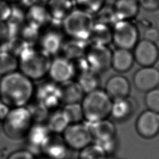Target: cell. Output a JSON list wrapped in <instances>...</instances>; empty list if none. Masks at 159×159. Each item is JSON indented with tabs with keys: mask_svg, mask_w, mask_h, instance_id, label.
<instances>
[{
	"mask_svg": "<svg viewBox=\"0 0 159 159\" xmlns=\"http://www.w3.org/2000/svg\"><path fill=\"white\" fill-rule=\"evenodd\" d=\"M34 81L19 70L1 76L0 101L9 108L25 106L33 98Z\"/></svg>",
	"mask_w": 159,
	"mask_h": 159,
	"instance_id": "obj_1",
	"label": "cell"
},
{
	"mask_svg": "<svg viewBox=\"0 0 159 159\" xmlns=\"http://www.w3.org/2000/svg\"><path fill=\"white\" fill-rule=\"evenodd\" d=\"M17 58L18 70L33 81L42 80L48 75L52 58L42 50L29 47Z\"/></svg>",
	"mask_w": 159,
	"mask_h": 159,
	"instance_id": "obj_2",
	"label": "cell"
},
{
	"mask_svg": "<svg viewBox=\"0 0 159 159\" xmlns=\"http://www.w3.org/2000/svg\"><path fill=\"white\" fill-rule=\"evenodd\" d=\"M80 104L83 120L89 124L107 119L111 114L112 102L105 91L98 88L86 93Z\"/></svg>",
	"mask_w": 159,
	"mask_h": 159,
	"instance_id": "obj_3",
	"label": "cell"
},
{
	"mask_svg": "<svg viewBox=\"0 0 159 159\" xmlns=\"http://www.w3.org/2000/svg\"><path fill=\"white\" fill-rule=\"evenodd\" d=\"M34 123L26 106L10 108L2 120V129L4 135L13 140L25 139Z\"/></svg>",
	"mask_w": 159,
	"mask_h": 159,
	"instance_id": "obj_4",
	"label": "cell"
},
{
	"mask_svg": "<svg viewBox=\"0 0 159 159\" xmlns=\"http://www.w3.org/2000/svg\"><path fill=\"white\" fill-rule=\"evenodd\" d=\"M61 23L65 32L71 39L88 41L95 22L92 14L80 8L73 9Z\"/></svg>",
	"mask_w": 159,
	"mask_h": 159,
	"instance_id": "obj_5",
	"label": "cell"
},
{
	"mask_svg": "<svg viewBox=\"0 0 159 159\" xmlns=\"http://www.w3.org/2000/svg\"><path fill=\"white\" fill-rule=\"evenodd\" d=\"M61 135L68 148L76 151L88 146L93 140L89 125L81 122L70 124Z\"/></svg>",
	"mask_w": 159,
	"mask_h": 159,
	"instance_id": "obj_6",
	"label": "cell"
},
{
	"mask_svg": "<svg viewBox=\"0 0 159 159\" xmlns=\"http://www.w3.org/2000/svg\"><path fill=\"white\" fill-rule=\"evenodd\" d=\"M112 42L117 48L130 50L138 42L139 32L136 26L128 20H117L114 24Z\"/></svg>",
	"mask_w": 159,
	"mask_h": 159,
	"instance_id": "obj_7",
	"label": "cell"
},
{
	"mask_svg": "<svg viewBox=\"0 0 159 159\" xmlns=\"http://www.w3.org/2000/svg\"><path fill=\"white\" fill-rule=\"evenodd\" d=\"M34 99L43 104L50 111L61 104L59 84L50 79L35 86Z\"/></svg>",
	"mask_w": 159,
	"mask_h": 159,
	"instance_id": "obj_8",
	"label": "cell"
},
{
	"mask_svg": "<svg viewBox=\"0 0 159 159\" xmlns=\"http://www.w3.org/2000/svg\"><path fill=\"white\" fill-rule=\"evenodd\" d=\"M84 57L89 69L96 73L104 71L111 66L112 52L107 45L91 43Z\"/></svg>",
	"mask_w": 159,
	"mask_h": 159,
	"instance_id": "obj_9",
	"label": "cell"
},
{
	"mask_svg": "<svg viewBox=\"0 0 159 159\" xmlns=\"http://www.w3.org/2000/svg\"><path fill=\"white\" fill-rule=\"evenodd\" d=\"M93 139L100 145L107 153L112 150L116 134L114 125L110 120L104 119L89 124Z\"/></svg>",
	"mask_w": 159,
	"mask_h": 159,
	"instance_id": "obj_10",
	"label": "cell"
},
{
	"mask_svg": "<svg viewBox=\"0 0 159 159\" xmlns=\"http://www.w3.org/2000/svg\"><path fill=\"white\" fill-rule=\"evenodd\" d=\"M47 76L58 84L74 80L76 72L73 61L62 55L55 57L51 60Z\"/></svg>",
	"mask_w": 159,
	"mask_h": 159,
	"instance_id": "obj_11",
	"label": "cell"
},
{
	"mask_svg": "<svg viewBox=\"0 0 159 159\" xmlns=\"http://www.w3.org/2000/svg\"><path fill=\"white\" fill-rule=\"evenodd\" d=\"M134 48V59L142 66H151L158 58L159 50L155 42L144 39L138 42Z\"/></svg>",
	"mask_w": 159,
	"mask_h": 159,
	"instance_id": "obj_12",
	"label": "cell"
},
{
	"mask_svg": "<svg viewBox=\"0 0 159 159\" xmlns=\"http://www.w3.org/2000/svg\"><path fill=\"white\" fill-rule=\"evenodd\" d=\"M50 134L45 123L34 122L25 137L28 150L33 154L41 152L42 147Z\"/></svg>",
	"mask_w": 159,
	"mask_h": 159,
	"instance_id": "obj_13",
	"label": "cell"
},
{
	"mask_svg": "<svg viewBox=\"0 0 159 159\" xmlns=\"http://www.w3.org/2000/svg\"><path fill=\"white\" fill-rule=\"evenodd\" d=\"M138 133L147 139L152 138L159 132V113L151 110L142 112L136 122Z\"/></svg>",
	"mask_w": 159,
	"mask_h": 159,
	"instance_id": "obj_14",
	"label": "cell"
},
{
	"mask_svg": "<svg viewBox=\"0 0 159 159\" xmlns=\"http://www.w3.org/2000/svg\"><path fill=\"white\" fill-rule=\"evenodd\" d=\"M134 83L140 91H148L159 85V70L151 66H143L134 75Z\"/></svg>",
	"mask_w": 159,
	"mask_h": 159,
	"instance_id": "obj_15",
	"label": "cell"
},
{
	"mask_svg": "<svg viewBox=\"0 0 159 159\" xmlns=\"http://www.w3.org/2000/svg\"><path fill=\"white\" fill-rule=\"evenodd\" d=\"M68 149L61 134L51 133L42 146L41 152L43 156L50 159H64Z\"/></svg>",
	"mask_w": 159,
	"mask_h": 159,
	"instance_id": "obj_16",
	"label": "cell"
},
{
	"mask_svg": "<svg viewBox=\"0 0 159 159\" xmlns=\"http://www.w3.org/2000/svg\"><path fill=\"white\" fill-rule=\"evenodd\" d=\"M25 14V22L40 30L52 21L47 6L39 2L29 6Z\"/></svg>",
	"mask_w": 159,
	"mask_h": 159,
	"instance_id": "obj_17",
	"label": "cell"
},
{
	"mask_svg": "<svg viewBox=\"0 0 159 159\" xmlns=\"http://www.w3.org/2000/svg\"><path fill=\"white\" fill-rule=\"evenodd\" d=\"M40 50L49 56H55L61 51L63 43L62 34L57 30H49L39 39Z\"/></svg>",
	"mask_w": 159,
	"mask_h": 159,
	"instance_id": "obj_18",
	"label": "cell"
},
{
	"mask_svg": "<svg viewBox=\"0 0 159 159\" xmlns=\"http://www.w3.org/2000/svg\"><path fill=\"white\" fill-rule=\"evenodd\" d=\"M130 89V84L127 78L120 75H116L107 81L105 91L111 99L116 100L127 98Z\"/></svg>",
	"mask_w": 159,
	"mask_h": 159,
	"instance_id": "obj_19",
	"label": "cell"
},
{
	"mask_svg": "<svg viewBox=\"0 0 159 159\" xmlns=\"http://www.w3.org/2000/svg\"><path fill=\"white\" fill-rule=\"evenodd\" d=\"M59 87L63 105L80 102L84 95L80 84L74 80L60 84Z\"/></svg>",
	"mask_w": 159,
	"mask_h": 159,
	"instance_id": "obj_20",
	"label": "cell"
},
{
	"mask_svg": "<svg viewBox=\"0 0 159 159\" xmlns=\"http://www.w3.org/2000/svg\"><path fill=\"white\" fill-rule=\"evenodd\" d=\"M112 7L117 20H129L137 15L139 2L138 0H116Z\"/></svg>",
	"mask_w": 159,
	"mask_h": 159,
	"instance_id": "obj_21",
	"label": "cell"
},
{
	"mask_svg": "<svg viewBox=\"0 0 159 159\" xmlns=\"http://www.w3.org/2000/svg\"><path fill=\"white\" fill-rule=\"evenodd\" d=\"M72 0H48L47 7L55 22H61L74 9Z\"/></svg>",
	"mask_w": 159,
	"mask_h": 159,
	"instance_id": "obj_22",
	"label": "cell"
},
{
	"mask_svg": "<svg viewBox=\"0 0 159 159\" xmlns=\"http://www.w3.org/2000/svg\"><path fill=\"white\" fill-rule=\"evenodd\" d=\"M134 60V55L130 50L117 48L112 52L111 66L117 71L124 72L132 67Z\"/></svg>",
	"mask_w": 159,
	"mask_h": 159,
	"instance_id": "obj_23",
	"label": "cell"
},
{
	"mask_svg": "<svg viewBox=\"0 0 159 159\" xmlns=\"http://www.w3.org/2000/svg\"><path fill=\"white\" fill-rule=\"evenodd\" d=\"M86 43L87 41L75 39L63 42L61 48L62 56L71 61L84 57L88 48Z\"/></svg>",
	"mask_w": 159,
	"mask_h": 159,
	"instance_id": "obj_24",
	"label": "cell"
},
{
	"mask_svg": "<svg viewBox=\"0 0 159 159\" xmlns=\"http://www.w3.org/2000/svg\"><path fill=\"white\" fill-rule=\"evenodd\" d=\"M88 40L93 44L107 46L112 42V29L106 24L94 23Z\"/></svg>",
	"mask_w": 159,
	"mask_h": 159,
	"instance_id": "obj_25",
	"label": "cell"
},
{
	"mask_svg": "<svg viewBox=\"0 0 159 159\" xmlns=\"http://www.w3.org/2000/svg\"><path fill=\"white\" fill-rule=\"evenodd\" d=\"M134 101L129 98L114 100L112 102L111 114L117 120H123L128 118L135 109Z\"/></svg>",
	"mask_w": 159,
	"mask_h": 159,
	"instance_id": "obj_26",
	"label": "cell"
},
{
	"mask_svg": "<svg viewBox=\"0 0 159 159\" xmlns=\"http://www.w3.org/2000/svg\"><path fill=\"white\" fill-rule=\"evenodd\" d=\"M45 124L51 133L61 134L70 122L62 109H57L50 112Z\"/></svg>",
	"mask_w": 159,
	"mask_h": 159,
	"instance_id": "obj_27",
	"label": "cell"
},
{
	"mask_svg": "<svg viewBox=\"0 0 159 159\" xmlns=\"http://www.w3.org/2000/svg\"><path fill=\"white\" fill-rule=\"evenodd\" d=\"M25 13L20 8L12 6V13L6 22L8 29V38L18 35L20 29L25 23Z\"/></svg>",
	"mask_w": 159,
	"mask_h": 159,
	"instance_id": "obj_28",
	"label": "cell"
},
{
	"mask_svg": "<svg viewBox=\"0 0 159 159\" xmlns=\"http://www.w3.org/2000/svg\"><path fill=\"white\" fill-rule=\"evenodd\" d=\"M98 74L91 70H88L78 74L76 81L81 86L84 94L98 88L99 78Z\"/></svg>",
	"mask_w": 159,
	"mask_h": 159,
	"instance_id": "obj_29",
	"label": "cell"
},
{
	"mask_svg": "<svg viewBox=\"0 0 159 159\" xmlns=\"http://www.w3.org/2000/svg\"><path fill=\"white\" fill-rule=\"evenodd\" d=\"M25 106L34 122L45 123L50 111L43 104L33 98Z\"/></svg>",
	"mask_w": 159,
	"mask_h": 159,
	"instance_id": "obj_30",
	"label": "cell"
},
{
	"mask_svg": "<svg viewBox=\"0 0 159 159\" xmlns=\"http://www.w3.org/2000/svg\"><path fill=\"white\" fill-rule=\"evenodd\" d=\"M18 70V58L11 53L0 50V76Z\"/></svg>",
	"mask_w": 159,
	"mask_h": 159,
	"instance_id": "obj_31",
	"label": "cell"
},
{
	"mask_svg": "<svg viewBox=\"0 0 159 159\" xmlns=\"http://www.w3.org/2000/svg\"><path fill=\"white\" fill-rule=\"evenodd\" d=\"M79 152L78 159H108V153L97 143H91Z\"/></svg>",
	"mask_w": 159,
	"mask_h": 159,
	"instance_id": "obj_32",
	"label": "cell"
},
{
	"mask_svg": "<svg viewBox=\"0 0 159 159\" xmlns=\"http://www.w3.org/2000/svg\"><path fill=\"white\" fill-rule=\"evenodd\" d=\"M2 46L3 49L0 50L7 51L16 56L17 58H18L24 50L30 47L19 35L8 38Z\"/></svg>",
	"mask_w": 159,
	"mask_h": 159,
	"instance_id": "obj_33",
	"label": "cell"
},
{
	"mask_svg": "<svg viewBox=\"0 0 159 159\" xmlns=\"http://www.w3.org/2000/svg\"><path fill=\"white\" fill-rule=\"evenodd\" d=\"M18 35L27 43L29 46L32 47L40 39V29L25 22L20 29Z\"/></svg>",
	"mask_w": 159,
	"mask_h": 159,
	"instance_id": "obj_34",
	"label": "cell"
},
{
	"mask_svg": "<svg viewBox=\"0 0 159 159\" xmlns=\"http://www.w3.org/2000/svg\"><path fill=\"white\" fill-rule=\"evenodd\" d=\"M70 124L81 122L83 120V115L80 102L63 105L62 109Z\"/></svg>",
	"mask_w": 159,
	"mask_h": 159,
	"instance_id": "obj_35",
	"label": "cell"
},
{
	"mask_svg": "<svg viewBox=\"0 0 159 159\" xmlns=\"http://www.w3.org/2000/svg\"><path fill=\"white\" fill-rule=\"evenodd\" d=\"M80 9L91 14L98 13L106 4V0H76Z\"/></svg>",
	"mask_w": 159,
	"mask_h": 159,
	"instance_id": "obj_36",
	"label": "cell"
},
{
	"mask_svg": "<svg viewBox=\"0 0 159 159\" xmlns=\"http://www.w3.org/2000/svg\"><path fill=\"white\" fill-rule=\"evenodd\" d=\"M145 103L149 110L159 113V89L156 88L148 91Z\"/></svg>",
	"mask_w": 159,
	"mask_h": 159,
	"instance_id": "obj_37",
	"label": "cell"
},
{
	"mask_svg": "<svg viewBox=\"0 0 159 159\" xmlns=\"http://www.w3.org/2000/svg\"><path fill=\"white\" fill-rule=\"evenodd\" d=\"M12 6L6 0H0V21L6 22L9 18Z\"/></svg>",
	"mask_w": 159,
	"mask_h": 159,
	"instance_id": "obj_38",
	"label": "cell"
},
{
	"mask_svg": "<svg viewBox=\"0 0 159 159\" xmlns=\"http://www.w3.org/2000/svg\"><path fill=\"white\" fill-rule=\"evenodd\" d=\"M6 159H36L34 154L28 149L17 150L11 153Z\"/></svg>",
	"mask_w": 159,
	"mask_h": 159,
	"instance_id": "obj_39",
	"label": "cell"
},
{
	"mask_svg": "<svg viewBox=\"0 0 159 159\" xmlns=\"http://www.w3.org/2000/svg\"><path fill=\"white\" fill-rule=\"evenodd\" d=\"M138 1L146 10L155 11L159 9V0H138Z\"/></svg>",
	"mask_w": 159,
	"mask_h": 159,
	"instance_id": "obj_40",
	"label": "cell"
},
{
	"mask_svg": "<svg viewBox=\"0 0 159 159\" xmlns=\"http://www.w3.org/2000/svg\"><path fill=\"white\" fill-rule=\"evenodd\" d=\"M144 38L146 40L155 42L159 39V30L155 27L148 28L145 32Z\"/></svg>",
	"mask_w": 159,
	"mask_h": 159,
	"instance_id": "obj_41",
	"label": "cell"
},
{
	"mask_svg": "<svg viewBox=\"0 0 159 159\" xmlns=\"http://www.w3.org/2000/svg\"><path fill=\"white\" fill-rule=\"evenodd\" d=\"M8 39V29L4 22L0 21V44L2 45Z\"/></svg>",
	"mask_w": 159,
	"mask_h": 159,
	"instance_id": "obj_42",
	"label": "cell"
},
{
	"mask_svg": "<svg viewBox=\"0 0 159 159\" xmlns=\"http://www.w3.org/2000/svg\"><path fill=\"white\" fill-rule=\"evenodd\" d=\"M10 108L0 101V121L4 118Z\"/></svg>",
	"mask_w": 159,
	"mask_h": 159,
	"instance_id": "obj_43",
	"label": "cell"
},
{
	"mask_svg": "<svg viewBox=\"0 0 159 159\" xmlns=\"http://www.w3.org/2000/svg\"><path fill=\"white\" fill-rule=\"evenodd\" d=\"M7 1H11V2H21L22 0H6Z\"/></svg>",
	"mask_w": 159,
	"mask_h": 159,
	"instance_id": "obj_44",
	"label": "cell"
},
{
	"mask_svg": "<svg viewBox=\"0 0 159 159\" xmlns=\"http://www.w3.org/2000/svg\"><path fill=\"white\" fill-rule=\"evenodd\" d=\"M38 159H50V158H47V157H45V156H43L42 157L39 158H38Z\"/></svg>",
	"mask_w": 159,
	"mask_h": 159,
	"instance_id": "obj_45",
	"label": "cell"
},
{
	"mask_svg": "<svg viewBox=\"0 0 159 159\" xmlns=\"http://www.w3.org/2000/svg\"><path fill=\"white\" fill-rule=\"evenodd\" d=\"M38 2L40 1V2H47L48 0H37Z\"/></svg>",
	"mask_w": 159,
	"mask_h": 159,
	"instance_id": "obj_46",
	"label": "cell"
}]
</instances>
